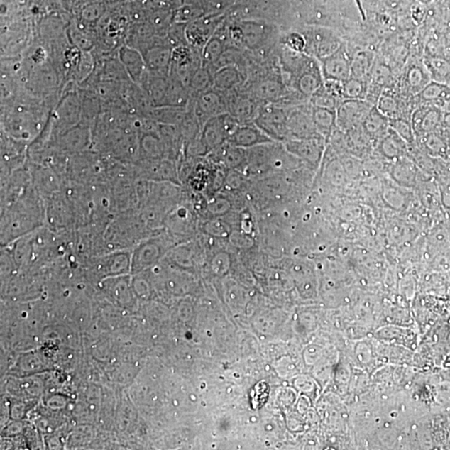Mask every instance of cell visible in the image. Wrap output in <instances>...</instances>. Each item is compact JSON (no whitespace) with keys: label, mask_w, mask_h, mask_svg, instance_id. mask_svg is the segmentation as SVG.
<instances>
[{"label":"cell","mask_w":450,"mask_h":450,"mask_svg":"<svg viewBox=\"0 0 450 450\" xmlns=\"http://www.w3.org/2000/svg\"><path fill=\"white\" fill-rule=\"evenodd\" d=\"M243 81L242 72L234 65L219 67L214 72V88L222 92L236 89Z\"/></svg>","instance_id":"4fadbf2b"},{"label":"cell","mask_w":450,"mask_h":450,"mask_svg":"<svg viewBox=\"0 0 450 450\" xmlns=\"http://www.w3.org/2000/svg\"><path fill=\"white\" fill-rule=\"evenodd\" d=\"M241 124L229 113L210 118L206 121L201 131L200 138L207 148L208 155L226 143Z\"/></svg>","instance_id":"7a4b0ae2"},{"label":"cell","mask_w":450,"mask_h":450,"mask_svg":"<svg viewBox=\"0 0 450 450\" xmlns=\"http://www.w3.org/2000/svg\"><path fill=\"white\" fill-rule=\"evenodd\" d=\"M298 85L301 93L312 97L322 87V79L312 70L304 71L299 77Z\"/></svg>","instance_id":"603a6c76"},{"label":"cell","mask_w":450,"mask_h":450,"mask_svg":"<svg viewBox=\"0 0 450 450\" xmlns=\"http://www.w3.org/2000/svg\"><path fill=\"white\" fill-rule=\"evenodd\" d=\"M286 45L290 48L291 50L296 52H303L306 50L307 47V42L304 36L300 35H291L287 37Z\"/></svg>","instance_id":"d4e9b609"},{"label":"cell","mask_w":450,"mask_h":450,"mask_svg":"<svg viewBox=\"0 0 450 450\" xmlns=\"http://www.w3.org/2000/svg\"><path fill=\"white\" fill-rule=\"evenodd\" d=\"M312 116L318 133L325 136L329 135L336 121V110L315 107L312 105Z\"/></svg>","instance_id":"e0dca14e"},{"label":"cell","mask_w":450,"mask_h":450,"mask_svg":"<svg viewBox=\"0 0 450 450\" xmlns=\"http://www.w3.org/2000/svg\"><path fill=\"white\" fill-rule=\"evenodd\" d=\"M236 89L226 94L228 113L241 124L253 122L262 106L258 99L250 94L237 92Z\"/></svg>","instance_id":"277c9868"},{"label":"cell","mask_w":450,"mask_h":450,"mask_svg":"<svg viewBox=\"0 0 450 450\" xmlns=\"http://www.w3.org/2000/svg\"><path fill=\"white\" fill-rule=\"evenodd\" d=\"M424 104H431L440 109H448L450 103V85L431 80L421 92L416 95Z\"/></svg>","instance_id":"7c38bea8"},{"label":"cell","mask_w":450,"mask_h":450,"mask_svg":"<svg viewBox=\"0 0 450 450\" xmlns=\"http://www.w3.org/2000/svg\"><path fill=\"white\" fill-rule=\"evenodd\" d=\"M373 106L366 99H344L336 109V119L346 126L363 122Z\"/></svg>","instance_id":"ba28073f"},{"label":"cell","mask_w":450,"mask_h":450,"mask_svg":"<svg viewBox=\"0 0 450 450\" xmlns=\"http://www.w3.org/2000/svg\"><path fill=\"white\" fill-rule=\"evenodd\" d=\"M431 81L424 63L417 61L407 64L402 77V86L406 93L418 95Z\"/></svg>","instance_id":"30bf717a"},{"label":"cell","mask_w":450,"mask_h":450,"mask_svg":"<svg viewBox=\"0 0 450 450\" xmlns=\"http://www.w3.org/2000/svg\"><path fill=\"white\" fill-rule=\"evenodd\" d=\"M234 146L250 148L275 142L253 122L241 124L227 141Z\"/></svg>","instance_id":"52a82bcc"},{"label":"cell","mask_w":450,"mask_h":450,"mask_svg":"<svg viewBox=\"0 0 450 450\" xmlns=\"http://www.w3.org/2000/svg\"><path fill=\"white\" fill-rule=\"evenodd\" d=\"M287 128L289 136L295 140L320 136L313 121L312 107H300L288 112Z\"/></svg>","instance_id":"8992f818"},{"label":"cell","mask_w":450,"mask_h":450,"mask_svg":"<svg viewBox=\"0 0 450 450\" xmlns=\"http://www.w3.org/2000/svg\"><path fill=\"white\" fill-rule=\"evenodd\" d=\"M194 113L204 126L210 118L228 113L226 94L212 88L198 95Z\"/></svg>","instance_id":"3957f363"},{"label":"cell","mask_w":450,"mask_h":450,"mask_svg":"<svg viewBox=\"0 0 450 450\" xmlns=\"http://www.w3.org/2000/svg\"><path fill=\"white\" fill-rule=\"evenodd\" d=\"M285 147L292 155L301 158L310 163H316L319 160L323 151L322 136L307 138H290L285 141Z\"/></svg>","instance_id":"9c48e42d"},{"label":"cell","mask_w":450,"mask_h":450,"mask_svg":"<svg viewBox=\"0 0 450 450\" xmlns=\"http://www.w3.org/2000/svg\"><path fill=\"white\" fill-rule=\"evenodd\" d=\"M324 80H334L344 83L351 77V63L342 46L336 51L320 59Z\"/></svg>","instance_id":"5b68a950"},{"label":"cell","mask_w":450,"mask_h":450,"mask_svg":"<svg viewBox=\"0 0 450 450\" xmlns=\"http://www.w3.org/2000/svg\"><path fill=\"white\" fill-rule=\"evenodd\" d=\"M422 105L415 110L412 124L415 131L427 133L434 131L441 121V109L431 104Z\"/></svg>","instance_id":"8fae6325"},{"label":"cell","mask_w":450,"mask_h":450,"mask_svg":"<svg viewBox=\"0 0 450 450\" xmlns=\"http://www.w3.org/2000/svg\"><path fill=\"white\" fill-rule=\"evenodd\" d=\"M390 123L393 131L399 133L402 138H406L407 141L410 140L412 138V132L408 122H406L403 119L396 118L391 119Z\"/></svg>","instance_id":"cb8c5ba5"},{"label":"cell","mask_w":450,"mask_h":450,"mask_svg":"<svg viewBox=\"0 0 450 450\" xmlns=\"http://www.w3.org/2000/svg\"><path fill=\"white\" fill-rule=\"evenodd\" d=\"M190 84L198 95L214 88V72L207 66H200L190 79Z\"/></svg>","instance_id":"ac0fdd59"},{"label":"cell","mask_w":450,"mask_h":450,"mask_svg":"<svg viewBox=\"0 0 450 450\" xmlns=\"http://www.w3.org/2000/svg\"><path fill=\"white\" fill-rule=\"evenodd\" d=\"M370 82L351 77L342 83L344 99H366Z\"/></svg>","instance_id":"ffe728a7"},{"label":"cell","mask_w":450,"mask_h":450,"mask_svg":"<svg viewBox=\"0 0 450 450\" xmlns=\"http://www.w3.org/2000/svg\"><path fill=\"white\" fill-rule=\"evenodd\" d=\"M288 112L276 104L262 105L253 123L273 141L280 142L288 140L287 128Z\"/></svg>","instance_id":"6da1fadb"},{"label":"cell","mask_w":450,"mask_h":450,"mask_svg":"<svg viewBox=\"0 0 450 450\" xmlns=\"http://www.w3.org/2000/svg\"><path fill=\"white\" fill-rule=\"evenodd\" d=\"M400 100L385 89L376 104V107L388 119L399 118Z\"/></svg>","instance_id":"44dd1931"},{"label":"cell","mask_w":450,"mask_h":450,"mask_svg":"<svg viewBox=\"0 0 450 450\" xmlns=\"http://www.w3.org/2000/svg\"><path fill=\"white\" fill-rule=\"evenodd\" d=\"M351 63V77L370 82L373 66L375 65V54L370 50H358L354 54Z\"/></svg>","instance_id":"5bb4252c"},{"label":"cell","mask_w":450,"mask_h":450,"mask_svg":"<svg viewBox=\"0 0 450 450\" xmlns=\"http://www.w3.org/2000/svg\"><path fill=\"white\" fill-rule=\"evenodd\" d=\"M284 94L283 86L279 81L266 79L257 84L253 97L258 99L264 100L267 104H275Z\"/></svg>","instance_id":"2e32d148"},{"label":"cell","mask_w":450,"mask_h":450,"mask_svg":"<svg viewBox=\"0 0 450 450\" xmlns=\"http://www.w3.org/2000/svg\"><path fill=\"white\" fill-rule=\"evenodd\" d=\"M431 80L434 82L449 85L450 84V61L444 57H428L424 61Z\"/></svg>","instance_id":"9a60e30c"},{"label":"cell","mask_w":450,"mask_h":450,"mask_svg":"<svg viewBox=\"0 0 450 450\" xmlns=\"http://www.w3.org/2000/svg\"><path fill=\"white\" fill-rule=\"evenodd\" d=\"M341 101L342 99L329 93V91L324 87V85L311 97V103H312L313 106L332 110H336Z\"/></svg>","instance_id":"7402d4cb"},{"label":"cell","mask_w":450,"mask_h":450,"mask_svg":"<svg viewBox=\"0 0 450 450\" xmlns=\"http://www.w3.org/2000/svg\"><path fill=\"white\" fill-rule=\"evenodd\" d=\"M225 52L224 40L220 36H212L206 43L202 60L204 66L216 65Z\"/></svg>","instance_id":"d6986e66"}]
</instances>
